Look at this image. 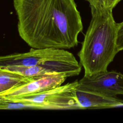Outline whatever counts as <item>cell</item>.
Instances as JSON below:
<instances>
[{"mask_svg": "<svg viewBox=\"0 0 123 123\" xmlns=\"http://www.w3.org/2000/svg\"><path fill=\"white\" fill-rule=\"evenodd\" d=\"M67 78L65 75L60 74L43 76L0 95V99L11 100L42 92L62 85Z\"/></svg>", "mask_w": 123, "mask_h": 123, "instance_id": "6", "label": "cell"}, {"mask_svg": "<svg viewBox=\"0 0 123 123\" xmlns=\"http://www.w3.org/2000/svg\"><path fill=\"white\" fill-rule=\"evenodd\" d=\"M116 48L118 52L123 50V21L117 23Z\"/></svg>", "mask_w": 123, "mask_h": 123, "instance_id": "11", "label": "cell"}, {"mask_svg": "<svg viewBox=\"0 0 123 123\" xmlns=\"http://www.w3.org/2000/svg\"><path fill=\"white\" fill-rule=\"evenodd\" d=\"M122 0H107V6L113 9Z\"/></svg>", "mask_w": 123, "mask_h": 123, "instance_id": "13", "label": "cell"}, {"mask_svg": "<svg viewBox=\"0 0 123 123\" xmlns=\"http://www.w3.org/2000/svg\"><path fill=\"white\" fill-rule=\"evenodd\" d=\"M8 66H40L67 77L79 75L82 67L71 52L55 48H31L25 53L0 56V67Z\"/></svg>", "mask_w": 123, "mask_h": 123, "instance_id": "3", "label": "cell"}, {"mask_svg": "<svg viewBox=\"0 0 123 123\" xmlns=\"http://www.w3.org/2000/svg\"><path fill=\"white\" fill-rule=\"evenodd\" d=\"M21 38L34 49L76 46L83 24L74 0H13Z\"/></svg>", "mask_w": 123, "mask_h": 123, "instance_id": "1", "label": "cell"}, {"mask_svg": "<svg viewBox=\"0 0 123 123\" xmlns=\"http://www.w3.org/2000/svg\"><path fill=\"white\" fill-rule=\"evenodd\" d=\"M75 94L82 109L111 108L123 105V100L116 97H106L82 91L76 88Z\"/></svg>", "mask_w": 123, "mask_h": 123, "instance_id": "7", "label": "cell"}, {"mask_svg": "<svg viewBox=\"0 0 123 123\" xmlns=\"http://www.w3.org/2000/svg\"><path fill=\"white\" fill-rule=\"evenodd\" d=\"M33 109H38L37 106L27 101H14L0 99V110Z\"/></svg>", "mask_w": 123, "mask_h": 123, "instance_id": "10", "label": "cell"}, {"mask_svg": "<svg viewBox=\"0 0 123 123\" xmlns=\"http://www.w3.org/2000/svg\"><path fill=\"white\" fill-rule=\"evenodd\" d=\"M41 77H26L0 67V95Z\"/></svg>", "mask_w": 123, "mask_h": 123, "instance_id": "8", "label": "cell"}, {"mask_svg": "<svg viewBox=\"0 0 123 123\" xmlns=\"http://www.w3.org/2000/svg\"><path fill=\"white\" fill-rule=\"evenodd\" d=\"M76 88L86 92L106 97H115L123 95V74L114 71L84 75L78 81Z\"/></svg>", "mask_w": 123, "mask_h": 123, "instance_id": "5", "label": "cell"}, {"mask_svg": "<svg viewBox=\"0 0 123 123\" xmlns=\"http://www.w3.org/2000/svg\"><path fill=\"white\" fill-rule=\"evenodd\" d=\"M77 84L78 81L76 80L42 92L8 100L29 102L37 106L38 109H82L75 94Z\"/></svg>", "mask_w": 123, "mask_h": 123, "instance_id": "4", "label": "cell"}, {"mask_svg": "<svg viewBox=\"0 0 123 123\" xmlns=\"http://www.w3.org/2000/svg\"><path fill=\"white\" fill-rule=\"evenodd\" d=\"M112 9H91L92 18L78 53L85 76L107 71L118 53L116 48L117 23Z\"/></svg>", "mask_w": 123, "mask_h": 123, "instance_id": "2", "label": "cell"}, {"mask_svg": "<svg viewBox=\"0 0 123 123\" xmlns=\"http://www.w3.org/2000/svg\"><path fill=\"white\" fill-rule=\"evenodd\" d=\"M89 3L91 9H99L108 7L107 0H86Z\"/></svg>", "mask_w": 123, "mask_h": 123, "instance_id": "12", "label": "cell"}, {"mask_svg": "<svg viewBox=\"0 0 123 123\" xmlns=\"http://www.w3.org/2000/svg\"><path fill=\"white\" fill-rule=\"evenodd\" d=\"M1 67H3L11 71L15 72L26 77L44 76L54 74H57L52 73L47 69L37 66H8Z\"/></svg>", "mask_w": 123, "mask_h": 123, "instance_id": "9", "label": "cell"}]
</instances>
